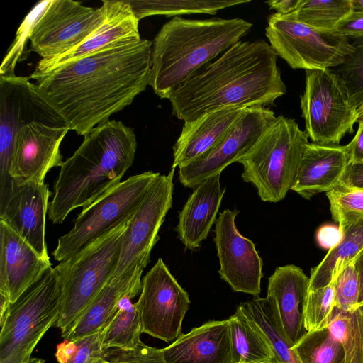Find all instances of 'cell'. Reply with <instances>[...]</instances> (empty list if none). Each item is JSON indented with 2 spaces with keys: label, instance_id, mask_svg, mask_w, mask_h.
Returning <instances> with one entry per match:
<instances>
[{
  "label": "cell",
  "instance_id": "obj_11",
  "mask_svg": "<svg viewBox=\"0 0 363 363\" xmlns=\"http://www.w3.org/2000/svg\"><path fill=\"white\" fill-rule=\"evenodd\" d=\"M300 97L305 132L313 143L339 145L357 123V108L341 79L330 69L306 71Z\"/></svg>",
  "mask_w": 363,
  "mask_h": 363
},
{
  "label": "cell",
  "instance_id": "obj_26",
  "mask_svg": "<svg viewBox=\"0 0 363 363\" xmlns=\"http://www.w3.org/2000/svg\"><path fill=\"white\" fill-rule=\"evenodd\" d=\"M245 109L223 108L184 122L173 146L172 168L185 166L211 150L227 134Z\"/></svg>",
  "mask_w": 363,
  "mask_h": 363
},
{
  "label": "cell",
  "instance_id": "obj_7",
  "mask_svg": "<svg viewBox=\"0 0 363 363\" xmlns=\"http://www.w3.org/2000/svg\"><path fill=\"white\" fill-rule=\"evenodd\" d=\"M132 217L59 264L63 278V296L60 315L55 327L60 330L63 338L113 277L124 233Z\"/></svg>",
  "mask_w": 363,
  "mask_h": 363
},
{
  "label": "cell",
  "instance_id": "obj_34",
  "mask_svg": "<svg viewBox=\"0 0 363 363\" xmlns=\"http://www.w3.org/2000/svg\"><path fill=\"white\" fill-rule=\"evenodd\" d=\"M351 12L352 0H301L291 15L313 28L330 30Z\"/></svg>",
  "mask_w": 363,
  "mask_h": 363
},
{
  "label": "cell",
  "instance_id": "obj_35",
  "mask_svg": "<svg viewBox=\"0 0 363 363\" xmlns=\"http://www.w3.org/2000/svg\"><path fill=\"white\" fill-rule=\"evenodd\" d=\"M330 212L340 230L363 220V191L337 187L326 193Z\"/></svg>",
  "mask_w": 363,
  "mask_h": 363
},
{
  "label": "cell",
  "instance_id": "obj_49",
  "mask_svg": "<svg viewBox=\"0 0 363 363\" xmlns=\"http://www.w3.org/2000/svg\"><path fill=\"white\" fill-rule=\"evenodd\" d=\"M352 44L354 48L358 46H363V37L354 39Z\"/></svg>",
  "mask_w": 363,
  "mask_h": 363
},
{
  "label": "cell",
  "instance_id": "obj_2",
  "mask_svg": "<svg viewBox=\"0 0 363 363\" xmlns=\"http://www.w3.org/2000/svg\"><path fill=\"white\" fill-rule=\"evenodd\" d=\"M286 92L277 55L264 40H239L181 85L169 100L172 113L191 121L228 108L274 105Z\"/></svg>",
  "mask_w": 363,
  "mask_h": 363
},
{
  "label": "cell",
  "instance_id": "obj_31",
  "mask_svg": "<svg viewBox=\"0 0 363 363\" xmlns=\"http://www.w3.org/2000/svg\"><path fill=\"white\" fill-rule=\"evenodd\" d=\"M133 298L130 296L123 297L114 317L100 331L104 349H133L141 342L140 315L136 303H132Z\"/></svg>",
  "mask_w": 363,
  "mask_h": 363
},
{
  "label": "cell",
  "instance_id": "obj_43",
  "mask_svg": "<svg viewBox=\"0 0 363 363\" xmlns=\"http://www.w3.org/2000/svg\"><path fill=\"white\" fill-rule=\"evenodd\" d=\"M342 233L339 228L333 225L322 226L317 233V240L320 246L330 249L341 239Z\"/></svg>",
  "mask_w": 363,
  "mask_h": 363
},
{
  "label": "cell",
  "instance_id": "obj_24",
  "mask_svg": "<svg viewBox=\"0 0 363 363\" xmlns=\"http://www.w3.org/2000/svg\"><path fill=\"white\" fill-rule=\"evenodd\" d=\"M145 267L135 265L112 277L64 339L74 341L101 331L116 315L123 297L135 298L141 293V277Z\"/></svg>",
  "mask_w": 363,
  "mask_h": 363
},
{
  "label": "cell",
  "instance_id": "obj_6",
  "mask_svg": "<svg viewBox=\"0 0 363 363\" xmlns=\"http://www.w3.org/2000/svg\"><path fill=\"white\" fill-rule=\"evenodd\" d=\"M63 278L60 264L50 268L0 318V363H29L40 340L57 322Z\"/></svg>",
  "mask_w": 363,
  "mask_h": 363
},
{
  "label": "cell",
  "instance_id": "obj_21",
  "mask_svg": "<svg viewBox=\"0 0 363 363\" xmlns=\"http://www.w3.org/2000/svg\"><path fill=\"white\" fill-rule=\"evenodd\" d=\"M106 17L103 23L83 43L58 57L41 59L34 72H44L62 63L78 59L106 46L141 39L139 21L125 0H103Z\"/></svg>",
  "mask_w": 363,
  "mask_h": 363
},
{
  "label": "cell",
  "instance_id": "obj_18",
  "mask_svg": "<svg viewBox=\"0 0 363 363\" xmlns=\"http://www.w3.org/2000/svg\"><path fill=\"white\" fill-rule=\"evenodd\" d=\"M52 267L4 220H0V294L14 303Z\"/></svg>",
  "mask_w": 363,
  "mask_h": 363
},
{
  "label": "cell",
  "instance_id": "obj_17",
  "mask_svg": "<svg viewBox=\"0 0 363 363\" xmlns=\"http://www.w3.org/2000/svg\"><path fill=\"white\" fill-rule=\"evenodd\" d=\"M69 130L67 126L34 122L18 131L10 169V175L18 185L44 184L48 172L62 165L60 145Z\"/></svg>",
  "mask_w": 363,
  "mask_h": 363
},
{
  "label": "cell",
  "instance_id": "obj_19",
  "mask_svg": "<svg viewBox=\"0 0 363 363\" xmlns=\"http://www.w3.org/2000/svg\"><path fill=\"white\" fill-rule=\"evenodd\" d=\"M52 192L46 184L18 185L4 208V220L42 257L49 258L45 241V216Z\"/></svg>",
  "mask_w": 363,
  "mask_h": 363
},
{
  "label": "cell",
  "instance_id": "obj_40",
  "mask_svg": "<svg viewBox=\"0 0 363 363\" xmlns=\"http://www.w3.org/2000/svg\"><path fill=\"white\" fill-rule=\"evenodd\" d=\"M74 341L77 348L68 363H95L101 358L104 349L102 347L100 332Z\"/></svg>",
  "mask_w": 363,
  "mask_h": 363
},
{
  "label": "cell",
  "instance_id": "obj_25",
  "mask_svg": "<svg viewBox=\"0 0 363 363\" xmlns=\"http://www.w3.org/2000/svg\"><path fill=\"white\" fill-rule=\"evenodd\" d=\"M216 175L194 188L178 216L176 231L188 250H198L215 224L225 188Z\"/></svg>",
  "mask_w": 363,
  "mask_h": 363
},
{
  "label": "cell",
  "instance_id": "obj_27",
  "mask_svg": "<svg viewBox=\"0 0 363 363\" xmlns=\"http://www.w3.org/2000/svg\"><path fill=\"white\" fill-rule=\"evenodd\" d=\"M228 319L233 363H269L277 359L260 327L240 306Z\"/></svg>",
  "mask_w": 363,
  "mask_h": 363
},
{
  "label": "cell",
  "instance_id": "obj_42",
  "mask_svg": "<svg viewBox=\"0 0 363 363\" xmlns=\"http://www.w3.org/2000/svg\"><path fill=\"white\" fill-rule=\"evenodd\" d=\"M338 186L363 191V162H351L347 167Z\"/></svg>",
  "mask_w": 363,
  "mask_h": 363
},
{
  "label": "cell",
  "instance_id": "obj_50",
  "mask_svg": "<svg viewBox=\"0 0 363 363\" xmlns=\"http://www.w3.org/2000/svg\"><path fill=\"white\" fill-rule=\"evenodd\" d=\"M358 120L363 118V104L357 108V111Z\"/></svg>",
  "mask_w": 363,
  "mask_h": 363
},
{
  "label": "cell",
  "instance_id": "obj_12",
  "mask_svg": "<svg viewBox=\"0 0 363 363\" xmlns=\"http://www.w3.org/2000/svg\"><path fill=\"white\" fill-rule=\"evenodd\" d=\"M29 28L30 49L43 60L54 58L76 48L104 21L106 7L94 9L72 0L38 3Z\"/></svg>",
  "mask_w": 363,
  "mask_h": 363
},
{
  "label": "cell",
  "instance_id": "obj_16",
  "mask_svg": "<svg viewBox=\"0 0 363 363\" xmlns=\"http://www.w3.org/2000/svg\"><path fill=\"white\" fill-rule=\"evenodd\" d=\"M239 211L226 208L215 223L214 243L220 263L218 274L235 292L258 297L263 277V262L255 243L237 228Z\"/></svg>",
  "mask_w": 363,
  "mask_h": 363
},
{
  "label": "cell",
  "instance_id": "obj_29",
  "mask_svg": "<svg viewBox=\"0 0 363 363\" xmlns=\"http://www.w3.org/2000/svg\"><path fill=\"white\" fill-rule=\"evenodd\" d=\"M239 306L260 327L280 363H302L283 331L270 296L255 297Z\"/></svg>",
  "mask_w": 363,
  "mask_h": 363
},
{
  "label": "cell",
  "instance_id": "obj_37",
  "mask_svg": "<svg viewBox=\"0 0 363 363\" xmlns=\"http://www.w3.org/2000/svg\"><path fill=\"white\" fill-rule=\"evenodd\" d=\"M343 82L354 105L363 104V46L355 47L338 66L330 69Z\"/></svg>",
  "mask_w": 363,
  "mask_h": 363
},
{
  "label": "cell",
  "instance_id": "obj_14",
  "mask_svg": "<svg viewBox=\"0 0 363 363\" xmlns=\"http://www.w3.org/2000/svg\"><path fill=\"white\" fill-rule=\"evenodd\" d=\"M274 112L264 106L245 108L227 134L203 155L179 168L185 187L194 188L210 177L220 175L230 164L247 152L273 123Z\"/></svg>",
  "mask_w": 363,
  "mask_h": 363
},
{
  "label": "cell",
  "instance_id": "obj_39",
  "mask_svg": "<svg viewBox=\"0 0 363 363\" xmlns=\"http://www.w3.org/2000/svg\"><path fill=\"white\" fill-rule=\"evenodd\" d=\"M95 363H165L162 350L142 341L133 349H104L101 358Z\"/></svg>",
  "mask_w": 363,
  "mask_h": 363
},
{
  "label": "cell",
  "instance_id": "obj_15",
  "mask_svg": "<svg viewBox=\"0 0 363 363\" xmlns=\"http://www.w3.org/2000/svg\"><path fill=\"white\" fill-rule=\"evenodd\" d=\"M160 175L146 191L125 231L116 277L135 265L147 266L159 230L173 203L174 174Z\"/></svg>",
  "mask_w": 363,
  "mask_h": 363
},
{
  "label": "cell",
  "instance_id": "obj_28",
  "mask_svg": "<svg viewBox=\"0 0 363 363\" xmlns=\"http://www.w3.org/2000/svg\"><path fill=\"white\" fill-rule=\"evenodd\" d=\"M340 240L330 249L315 267L311 271L308 290L323 288L363 249V220L351 224L340 230Z\"/></svg>",
  "mask_w": 363,
  "mask_h": 363
},
{
  "label": "cell",
  "instance_id": "obj_4",
  "mask_svg": "<svg viewBox=\"0 0 363 363\" xmlns=\"http://www.w3.org/2000/svg\"><path fill=\"white\" fill-rule=\"evenodd\" d=\"M252 24L242 18L173 17L152 41L149 85L169 99L181 85L240 40Z\"/></svg>",
  "mask_w": 363,
  "mask_h": 363
},
{
  "label": "cell",
  "instance_id": "obj_44",
  "mask_svg": "<svg viewBox=\"0 0 363 363\" xmlns=\"http://www.w3.org/2000/svg\"><path fill=\"white\" fill-rule=\"evenodd\" d=\"M358 128L353 139L348 143L351 162H363V118L359 120Z\"/></svg>",
  "mask_w": 363,
  "mask_h": 363
},
{
  "label": "cell",
  "instance_id": "obj_33",
  "mask_svg": "<svg viewBox=\"0 0 363 363\" xmlns=\"http://www.w3.org/2000/svg\"><path fill=\"white\" fill-rule=\"evenodd\" d=\"M291 348L302 363H345L342 346L328 327L306 332Z\"/></svg>",
  "mask_w": 363,
  "mask_h": 363
},
{
  "label": "cell",
  "instance_id": "obj_38",
  "mask_svg": "<svg viewBox=\"0 0 363 363\" xmlns=\"http://www.w3.org/2000/svg\"><path fill=\"white\" fill-rule=\"evenodd\" d=\"M335 291V307L350 311L357 307L360 285L353 262L346 265L333 281Z\"/></svg>",
  "mask_w": 363,
  "mask_h": 363
},
{
  "label": "cell",
  "instance_id": "obj_10",
  "mask_svg": "<svg viewBox=\"0 0 363 363\" xmlns=\"http://www.w3.org/2000/svg\"><path fill=\"white\" fill-rule=\"evenodd\" d=\"M265 35L277 56L295 69H333L355 50L337 30L316 29L291 14H272Z\"/></svg>",
  "mask_w": 363,
  "mask_h": 363
},
{
  "label": "cell",
  "instance_id": "obj_20",
  "mask_svg": "<svg viewBox=\"0 0 363 363\" xmlns=\"http://www.w3.org/2000/svg\"><path fill=\"white\" fill-rule=\"evenodd\" d=\"M162 350L165 363H233L228 319L194 328Z\"/></svg>",
  "mask_w": 363,
  "mask_h": 363
},
{
  "label": "cell",
  "instance_id": "obj_52",
  "mask_svg": "<svg viewBox=\"0 0 363 363\" xmlns=\"http://www.w3.org/2000/svg\"><path fill=\"white\" fill-rule=\"evenodd\" d=\"M270 363H280V362H279V360L276 359Z\"/></svg>",
  "mask_w": 363,
  "mask_h": 363
},
{
  "label": "cell",
  "instance_id": "obj_41",
  "mask_svg": "<svg viewBox=\"0 0 363 363\" xmlns=\"http://www.w3.org/2000/svg\"><path fill=\"white\" fill-rule=\"evenodd\" d=\"M348 39L363 37V11L351 12L335 28Z\"/></svg>",
  "mask_w": 363,
  "mask_h": 363
},
{
  "label": "cell",
  "instance_id": "obj_22",
  "mask_svg": "<svg viewBox=\"0 0 363 363\" xmlns=\"http://www.w3.org/2000/svg\"><path fill=\"white\" fill-rule=\"evenodd\" d=\"M351 162L348 145H320L309 143L303 153L292 191L310 199L321 192L337 188Z\"/></svg>",
  "mask_w": 363,
  "mask_h": 363
},
{
  "label": "cell",
  "instance_id": "obj_45",
  "mask_svg": "<svg viewBox=\"0 0 363 363\" xmlns=\"http://www.w3.org/2000/svg\"><path fill=\"white\" fill-rule=\"evenodd\" d=\"M77 345L75 341L65 340L56 347L55 357L58 363H68L73 357Z\"/></svg>",
  "mask_w": 363,
  "mask_h": 363
},
{
  "label": "cell",
  "instance_id": "obj_8",
  "mask_svg": "<svg viewBox=\"0 0 363 363\" xmlns=\"http://www.w3.org/2000/svg\"><path fill=\"white\" fill-rule=\"evenodd\" d=\"M30 77L0 74V210L6 206L17 183L10 175L14 140L25 125L38 122L67 126L44 99Z\"/></svg>",
  "mask_w": 363,
  "mask_h": 363
},
{
  "label": "cell",
  "instance_id": "obj_13",
  "mask_svg": "<svg viewBox=\"0 0 363 363\" xmlns=\"http://www.w3.org/2000/svg\"><path fill=\"white\" fill-rule=\"evenodd\" d=\"M188 293L181 286L161 258L142 279L135 303L143 333L169 342L182 334V324L190 307Z\"/></svg>",
  "mask_w": 363,
  "mask_h": 363
},
{
  "label": "cell",
  "instance_id": "obj_9",
  "mask_svg": "<svg viewBox=\"0 0 363 363\" xmlns=\"http://www.w3.org/2000/svg\"><path fill=\"white\" fill-rule=\"evenodd\" d=\"M160 173L147 171L131 176L89 206L74 220V227L60 237L52 255L63 262L135 213L146 191Z\"/></svg>",
  "mask_w": 363,
  "mask_h": 363
},
{
  "label": "cell",
  "instance_id": "obj_48",
  "mask_svg": "<svg viewBox=\"0 0 363 363\" xmlns=\"http://www.w3.org/2000/svg\"><path fill=\"white\" fill-rule=\"evenodd\" d=\"M352 11H363V0H352Z\"/></svg>",
  "mask_w": 363,
  "mask_h": 363
},
{
  "label": "cell",
  "instance_id": "obj_30",
  "mask_svg": "<svg viewBox=\"0 0 363 363\" xmlns=\"http://www.w3.org/2000/svg\"><path fill=\"white\" fill-rule=\"evenodd\" d=\"M136 17L153 15L177 16L181 14L214 15L223 9L250 2V0H125Z\"/></svg>",
  "mask_w": 363,
  "mask_h": 363
},
{
  "label": "cell",
  "instance_id": "obj_46",
  "mask_svg": "<svg viewBox=\"0 0 363 363\" xmlns=\"http://www.w3.org/2000/svg\"><path fill=\"white\" fill-rule=\"evenodd\" d=\"M300 1L301 0H273L266 3L270 9L275 10L277 13L289 15L297 9Z\"/></svg>",
  "mask_w": 363,
  "mask_h": 363
},
{
  "label": "cell",
  "instance_id": "obj_5",
  "mask_svg": "<svg viewBox=\"0 0 363 363\" xmlns=\"http://www.w3.org/2000/svg\"><path fill=\"white\" fill-rule=\"evenodd\" d=\"M308 139L294 119L277 116L252 147L237 160L243 167V182L256 188L262 201H280L295 184Z\"/></svg>",
  "mask_w": 363,
  "mask_h": 363
},
{
  "label": "cell",
  "instance_id": "obj_51",
  "mask_svg": "<svg viewBox=\"0 0 363 363\" xmlns=\"http://www.w3.org/2000/svg\"><path fill=\"white\" fill-rule=\"evenodd\" d=\"M29 363H45V360L39 358H32Z\"/></svg>",
  "mask_w": 363,
  "mask_h": 363
},
{
  "label": "cell",
  "instance_id": "obj_32",
  "mask_svg": "<svg viewBox=\"0 0 363 363\" xmlns=\"http://www.w3.org/2000/svg\"><path fill=\"white\" fill-rule=\"evenodd\" d=\"M327 327L342 346L345 363H363V305L350 311L335 307Z\"/></svg>",
  "mask_w": 363,
  "mask_h": 363
},
{
  "label": "cell",
  "instance_id": "obj_36",
  "mask_svg": "<svg viewBox=\"0 0 363 363\" xmlns=\"http://www.w3.org/2000/svg\"><path fill=\"white\" fill-rule=\"evenodd\" d=\"M334 308L333 282L323 288L308 290L303 312L306 330L310 332L327 327Z\"/></svg>",
  "mask_w": 363,
  "mask_h": 363
},
{
  "label": "cell",
  "instance_id": "obj_3",
  "mask_svg": "<svg viewBox=\"0 0 363 363\" xmlns=\"http://www.w3.org/2000/svg\"><path fill=\"white\" fill-rule=\"evenodd\" d=\"M133 129L109 120L84 135L81 145L60 167L48 218L62 223L78 207H86L121 183L136 152Z\"/></svg>",
  "mask_w": 363,
  "mask_h": 363
},
{
  "label": "cell",
  "instance_id": "obj_23",
  "mask_svg": "<svg viewBox=\"0 0 363 363\" xmlns=\"http://www.w3.org/2000/svg\"><path fill=\"white\" fill-rule=\"evenodd\" d=\"M308 286L309 277L294 264L277 267L268 280L267 296L274 301L280 324L291 346L307 332L303 312Z\"/></svg>",
  "mask_w": 363,
  "mask_h": 363
},
{
  "label": "cell",
  "instance_id": "obj_1",
  "mask_svg": "<svg viewBox=\"0 0 363 363\" xmlns=\"http://www.w3.org/2000/svg\"><path fill=\"white\" fill-rule=\"evenodd\" d=\"M152 46L142 38L118 43L30 78L69 130L84 135L145 91Z\"/></svg>",
  "mask_w": 363,
  "mask_h": 363
},
{
  "label": "cell",
  "instance_id": "obj_47",
  "mask_svg": "<svg viewBox=\"0 0 363 363\" xmlns=\"http://www.w3.org/2000/svg\"><path fill=\"white\" fill-rule=\"evenodd\" d=\"M354 269L357 273L360 290L357 306L363 305V249L353 260Z\"/></svg>",
  "mask_w": 363,
  "mask_h": 363
}]
</instances>
